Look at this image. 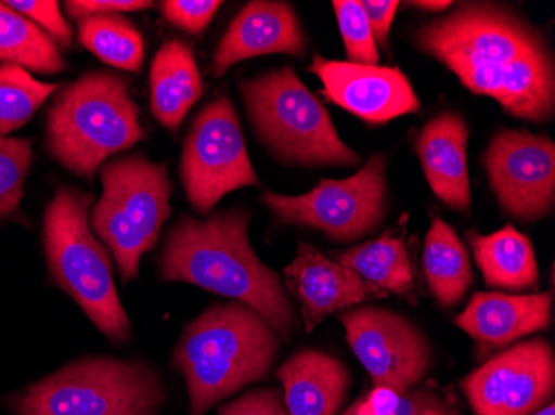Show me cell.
Masks as SVG:
<instances>
[{"label":"cell","mask_w":555,"mask_h":415,"mask_svg":"<svg viewBox=\"0 0 555 415\" xmlns=\"http://www.w3.org/2000/svg\"><path fill=\"white\" fill-rule=\"evenodd\" d=\"M416 42L477 95L514 117L548 121L555 112V68L545 37L513 9L463 2L424 24Z\"/></svg>","instance_id":"obj_1"},{"label":"cell","mask_w":555,"mask_h":415,"mask_svg":"<svg viewBox=\"0 0 555 415\" xmlns=\"http://www.w3.org/2000/svg\"><path fill=\"white\" fill-rule=\"evenodd\" d=\"M249 215L221 211L208 220L180 218L160 258V280L183 281L254 308L288 341L298 316L282 280L258 259L248 239Z\"/></svg>","instance_id":"obj_2"},{"label":"cell","mask_w":555,"mask_h":415,"mask_svg":"<svg viewBox=\"0 0 555 415\" xmlns=\"http://www.w3.org/2000/svg\"><path fill=\"white\" fill-rule=\"evenodd\" d=\"M280 349V336L243 302L215 304L189 324L171 367L185 379L190 415H205L221 399L264 379Z\"/></svg>","instance_id":"obj_3"},{"label":"cell","mask_w":555,"mask_h":415,"mask_svg":"<svg viewBox=\"0 0 555 415\" xmlns=\"http://www.w3.org/2000/svg\"><path fill=\"white\" fill-rule=\"evenodd\" d=\"M129 82L90 72L62 90L47 120V148L67 170L90 178L108 157L145 140Z\"/></svg>","instance_id":"obj_4"},{"label":"cell","mask_w":555,"mask_h":415,"mask_svg":"<svg viewBox=\"0 0 555 415\" xmlns=\"http://www.w3.org/2000/svg\"><path fill=\"white\" fill-rule=\"evenodd\" d=\"M92 193L59 190L47 206L43 243L52 277L112 341H129L132 326L125 313L107 249L89 228Z\"/></svg>","instance_id":"obj_5"},{"label":"cell","mask_w":555,"mask_h":415,"mask_svg":"<svg viewBox=\"0 0 555 415\" xmlns=\"http://www.w3.org/2000/svg\"><path fill=\"white\" fill-rule=\"evenodd\" d=\"M240 90L258 137L280 160L307 167H352L360 161L292 67L243 80Z\"/></svg>","instance_id":"obj_6"},{"label":"cell","mask_w":555,"mask_h":415,"mask_svg":"<svg viewBox=\"0 0 555 415\" xmlns=\"http://www.w3.org/2000/svg\"><path fill=\"white\" fill-rule=\"evenodd\" d=\"M164 387L142 362L89 358L15 395V415H157Z\"/></svg>","instance_id":"obj_7"},{"label":"cell","mask_w":555,"mask_h":415,"mask_svg":"<svg viewBox=\"0 0 555 415\" xmlns=\"http://www.w3.org/2000/svg\"><path fill=\"white\" fill-rule=\"evenodd\" d=\"M104 195L93 206L90 224L111 248L124 283L139 276L140 258L157 245L170 218L171 183L164 164L143 155L108 161L102 168Z\"/></svg>","instance_id":"obj_8"},{"label":"cell","mask_w":555,"mask_h":415,"mask_svg":"<svg viewBox=\"0 0 555 415\" xmlns=\"http://www.w3.org/2000/svg\"><path fill=\"white\" fill-rule=\"evenodd\" d=\"M261 202L282 223L311 226L338 242H357L385 220L386 158L373 155L357 174L345 180H323L305 195L264 192Z\"/></svg>","instance_id":"obj_9"},{"label":"cell","mask_w":555,"mask_h":415,"mask_svg":"<svg viewBox=\"0 0 555 415\" xmlns=\"http://www.w3.org/2000/svg\"><path fill=\"white\" fill-rule=\"evenodd\" d=\"M180 174L189 202L199 215L210 213L235 190L260 185L229 96L208 103L196 115L183 145Z\"/></svg>","instance_id":"obj_10"},{"label":"cell","mask_w":555,"mask_h":415,"mask_svg":"<svg viewBox=\"0 0 555 415\" xmlns=\"http://www.w3.org/2000/svg\"><path fill=\"white\" fill-rule=\"evenodd\" d=\"M476 415H531L551 404L555 389L552 346L542 337L499 352L463 380Z\"/></svg>","instance_id":"obj_11"},{"label":"cell","mask_w":555,"mask_h":415,"mask_svg":"<svg viewBox=\"0 0 555 415\" xmlns=\"http://www.w3.org/2000/svg\"><path fill=\"white\" fill-rule=\"evenodd\" d=\"M339 321L374 386L406 391L431 367V346L406 317L389 309L363 306L343 313Z\"/></svg>","instance_id":"obj_12"},{"label":"cell","mask_w":555,"mask_h":415,"mask_svg":"<svg viewBox=\"0 0 555 415\" xmlns=\"http://www.w3.org/2000/svg\"><path fill=\"white\" fill-rule=\"evenodd\" d=\"M492 192L507 213L524 221L551 213L555 199V145L527 130H504L485 155Z\"/></svg>","instance_id":"obj_13"},{"label":"cell","mask_w":555,"mask_h":415,"mask_svg":"<svg viewBox=\"0 0 555 415\" xmlns=\"http://www.w3.org/2000/svg\"><path fill=\"white\" fill-rule=\"evenodd\" d=\"M310 72L323 82V95L367 124H386L416 114L420 100L399 68L327 61L317 55Z\"/></svg>","instance_id":"obj_14"},{"label":"cell","mask_w":555,"mask_h":415,"mask_svg":"<svg viewBox=\"0 0 555 415\" xmlns=\"http://www.w3.org/2000/svg\"><path fill=\"white\" fill-rule=\"evenodd\" d=\"M285 284L301 308L308 333L336 311L388 296L308 243H299L295 259L285 270Z\"/></svg>","instance_id":"obj_15"},{"label":"cell","mask_w":555,"mask_h":415,"mask_svg":"<svg viewBox=\"0 0 555 415\" xmlns=\"http://www.w3.org/2000/svg\"><path fill=\"white\" fill-rule=\"evenodd\" d=\"M307 37L292 5L286 2L255 0L233 18L214 59L217 77L246 59L267 54L302 57Z\"/></svg>","instance_id":"obj_16"},{"label":"cell","mask_w":555,"mask_h":415,"mask_svg":"<svg viewBox=\"0 0 555 415\" xmlns=\"http://www.w3.org/2000/svg\"><path fill=\"white\" fill-rule=\"evenodd\" d=\"M467 139L466 121L448 112L427 121L416 142L427 183L444 205L457 211L470 206Z\"/></svg>","instance_id":"obj_17"},{"label":"cell","mask_w":555,"mask_h":415,"mask_svg":"<svg viewBox=\"0 0 555 415\" xmlns=\"http://www.w3.org/2000/svg\"><path fill=\"white\" fill-rule=\"evenodd\" d=\"M552 291L511 296L476 293L456 326L488 348H502L538 330L547 329L552 320Z\"/></svg>","instance_id":"obj_18"},{"label":"cell","mask_w":555,"mask_h":415,"mask_svg":"<svg viewBox=\"0 0 555 415\" xmlns=\"http://www.w3.org/2000/svg\"><path fill=\"white\" fill-rule=\"evenodd\" d=\"M289 415H336L345 404L349 373L338 359L320 351L293 354L278 369Z\"/></svg>","instance_id":"obj_19"},{"label":"cell","mask_w":555,"mask_h":415,"mask_svg":"<svg viewBox=\"0 0 555 415\" xmlns=\"http://www.w3.org/2000/svg\"><path fill=\"white\" fill-rule=\"evenodd\" d=\"M150 86L155 118L170 132H177L204 92L192 47L177 39L165 42L152 64Z\"/></svg>","instance_id":"obj_20"},{"label":"cell","mask_w":555,"mask_h":415,"mask_svg":"<svg viewBox=\"0 0 555 415\" xmlns=\"http://www.w3.org/2000/svg\"><path fill=\"white\" fill-rule=\"evenodd\" d=\"M336 261L386 293L414 301L416 274L406 245V217L379 238L336 252Z\"/></svg>","instance_id":"obj_21"},{"label":"cell","mask_w":555,"mask_h":415,"mask_svg":"<svg viewBox=\"0 0 555 415\" xmlns=\"http://www.w3.org/2000/svg\"><path fill=\"white\" fill-rule=\"evenodd\" d=\"M469 242L488 286L511 291L538 286L534 246L516 228H502L488 236L469 235Z\"/></svg>","instance_id":"obj_22"},{"label":"cell","mask_w":555,"mask_h":415,"mask_svg":"<svg viewBox=\"0 0 555 415\" xmlns=\"http://www.w3.org/2000/svg\"><path fill=\"white\" fill-rule=\"evenodd\" d=\"M423 271L429 289L442 308L456 306L473 283L469 255L454 228L435 218L427 231Z\"/></svg>","instance_id":"obj_23"},{"label":"cell","mask_w":555,"mask_h":415,"mask_svg":"<svg viewBox=\"0 0 555 415\" xmlns=\"http://www.w3.org/2000/svg\"><path fill=\"white\" fill-rule=\"evenodd\" d=\"M0 62L39 74H61L65 67L55 40L5 2H0Z\"/></svg>","instance_id":"obj_24"},{"label":"cell","mask_w":555,"mask_h":415,"mask_svg":"<svg viewBox=\"0 0 555 415\" xmlns=\"http://www.w3.org/2000/svg\"><path fill=\"white\" fill-rule=\"evenodd\" d=\"M79 42L93 55L121 70L140 72L145 40L135 25L120 14L93 15L79 21Z\"/></svg>","instance_id":"obj_25"},{"label":"cell","mask_w":555,"mask_h":415,"mask_svg":"<svg viewBox=\"0 0 555 415\" xmlns=\"http://www.w3.org/2000/svg\"><path fill=\"white\" fill-rule=\"evenodd\" d=\"M55 89V83L39 82L17 65H0V135L27 124Z\"/></svg>","instance_id":"obj_26"},{"label":"cell","mask_w":555,"mask_h":415,"mask_svg":"<svg viewBox=\"0 0 555 415\" xmlns=\"http://www.w3.org/2000/svg\"><path fill=\"white\" fill-rule=\"evenodd\" d=\"M33 164V143L0 135V220L17 213Z\"/></svg>","instance_id":"obj_27"},{"label":"cell","mask_w":555,"mask_h":415,"mask_svg":"<svg viewBox=\"0 0 555 415\" xmlns=\"http://www.w3.org/2000/svg\"><path fill=\"white\" fill-rule=\"evenodd\" d=\"M366 401L383 415H460L454 404L427 387L396 391L392 387L374 386Z\"/></svg>","instance_id":"obj_28"},{"label":"cell","mask_w":555,"mask_h":415,"mask_svg":"<svg viewBox=\"0 0 555 415\" xmlns=\"http://www.w3.org/2000/svg\"><path fill=\"white\" fill-rule=\"evenodd\" d=\"M333 9L338 17L339 30H341L349 62L377 65L379 54H377L376 40H374L373 30H371L370 22L361 8V2L335 0Z\"/></svg>","instance_id":"obj_29"},{"label":"cell","mask_w":555,"mask_h":415,"mask_svg":"<svg viewBox=\"0 0 555 415\" xmlns=\"http://www.w3.org/2000/svg\"><path fill=\"white\" fill-rule=\"evenodd\" d=\"M221 5L220 0H165L160 11L170 24L198 36L207 29Z\"/></svg>","instance_id":"obj_30"},{"label":"cell","mask_w":555,"mask_h":415,"mask_svg":"<svg viewBox=\"0 0 555 415\" xmlns=\"http://www.w3.org/2000/svg\"><path fill=\"white\" fill-rule=\"evenodd\" d=\"M5 4L18 14L42 25L43 29L54 37L55 43H59V46H70L74 30H72L70 24L62 17L61 8H59V2H55V0H40V2H36V0H9Z\"/></svg>","instance_id":"obj_31"},{"label":"cell","mask_w":555,"mask_h":415,"mask_svg":"<svg viewBox=\"0 0 555 415\" xmlns=\"http://www.w3.org/2000/svg\"><path fill=\"white\" fill-rule=\"evenodd\" d=\"M218 415H289L282 392L268 387L248 392L230 404L221 405Z\"/></svg>","instance_id":"obj_32"},{"label":"cell","mask_w":555,"mask_h":415,"mask_svg":"<svg viewBox=\"0 0 555 415\" xmlns=\"http://www.w3.org/2000/svg\"><path fill=\"white\" fill-rule=\"evenodd\" d=\"M154 5L145 0H70L65 2V11L74 21L93 17V15L120 14V12L143 11Z\"/></svg>","instance_id":"obj_33"},{"label":"cell","mask_w":555,"mask_h":415,"mask_svg":"<svg viewBox=\"0 0 555 415\" xmlns=\"http://www.w3.org/2000/svg\"><path fill=\"white\" fill-rule=\"evenodd\" d=\"M364 14H366L367 22H370L371 30H373L374 40L376 46L388 49L389 43V29H391L392 18H395L396 11H398L399 2L396 0H364L361 2Z\"/></svg>","instance_id":"obj_34"},{"label":"cell","mask_w":555,"mask_h":415,"mask_svg":"<svg viewBox=\"0 0 555 415\" xmlns=\"http://www.w3.org/2000/svg\"><path fill=\"white\" fill-rule=\"evenodd\" d=\"M413 8L423 9V11L441 12L451 8L449 0H424V2H411Z\"/></svg>","instance_id":"obj_35"},{"label":"cell","mask_w":555,"mask_h":415,"mask_svg":"<svg viewBox=\"0 0 555 415\" xmlns=\"http://www.w3.org/2000/svg\"><path fill=\"white\" fill-rule=\"evenodd\" d=\"M354 407H357V415H383L379 414V412L374 411L373 405L366 401V395L358 399V401L354 402Z\"/></svg>","instance_id":"obj_36"},{"label":"cell","mask_w":555,"mask_h":415,"mask_svg":"<svg viewBox=\"0 0 555 415\" xmlns=\"http://www.w3.org/2000/svg\"><path fill=\"white\" fill-rule=\"evenodd\" d=\"M531 415H555V405L554 404L544 405V407L539 408V411H535L534 414H531Z\"/></svg>","instance_id":"obj_37"},{"label":"cell","mask_w":555,"mask_h":415,"mask_svg":"<svg viewBox=\"0 0 555 415\" xmlns=\"http://www.w3.org/2000/svg\"><path fill=\"white\" fill-rule=\"evenodd\" d=\"M341 415H357V407L352 404L351 407H349L348 411L343 412Z\"/></svg>","instance_id":"obj_38"}]
</instances>
